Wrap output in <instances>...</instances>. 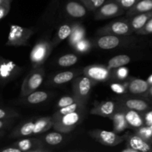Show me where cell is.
Instances as JSON below:
<instances>
[{"label":"cell","mask_w":152,"mask_h":152,"mask_svg":"<svg viewBox=\"0 0 152 152\" xmlns=\"http://www.w3.org/2000/svg\"><path fill=\"white\" fill-rule=\"evenodd\" d=\"M53 120L51 117H42L31 118L20 123L10 134V138L25 137L42 134L51 129Z\"/></svg>","instance_id":"6da1fadb"},{"label":"cell","mask_w":152,"mask_h":152,"mask_svg":"<svg viewBox=\"0 0 152 152\" xmlns=\"http://www.w3.org/2000/svg\"><path fill=\"white\" fill-rule=\"evenodd\" d=\"M94 45L102 50L116 48H136L141 46L140 39L132 35H99L94 40Z\"/></svg>","instance_id":"7a4b0ae2"},{"label":"cell","mask_w":152,"mask_h":152,"mask_svg":"<svg viewBox=\"0 0 152 152\" xmlns=\"http://www.w3.org/2000/svg\"><path fill=\"white\" fill-rule=\"evenodd\" d=\"M86 114V108L77 110L69 114H64L57 117H52L53 128L61 133L68 134L74 130L84 120Z\"/></svg>","instance_id":"3957f363"},{"label":"cell","mask_w":152,"mask_h":152,"mask_svg":"<svg viewBox=\"0 0 152 152\" xmlns=\"http://www.w3.org/2000/svg\"><path fill=\"white\" fill-rule=\"evenodd\" d=\"M34 30L17 25H10L6 45L20 47L29 45L31 37L34 35Z\"/></svg>","instance_id":"277c9868"},{"label":"cell","mask_w":152,"mask_h":152,"mask_svg":"<svg viewBox=\"0 0 152 152\" xmlns=\"http://www.w3.org/2000/svg\"><path fill=\"white\" fill-rule=\"evenodd\" d=\"M45 76V71L43 65L33 68L22 83L21 87V97H23L37 90L44 81Z\"/></svg>","instance_id":"5b68a950"},{"label":"cell","mask_w":152,"mask_h":152,"mask_svg":"<svg viewBox=\"0 0 152 152\" xmlns=\"http://www.w3.org/2000/svg\"><path fill=\"white\" fill-rule=\"evenodd\" d=\"M53 48L50 41L47 39L37 42L30 53V60L33 68L43 65L51 53Z\"/></svg>","instance_id":"8992f818"},{"label":"cell","mask_w":152,"mask_h":152,"mask_svg":"<svg viewBox=\"0 0 152 152\" xmlns=\"http://www.w3.org/2000/svg\"><path fill=\"white\" fill-rule=\"evenodd\" d=\"M72 81L74 96H75L79 101L86 104L89 99L92 88L96 83L85 75L77 77Z\"/></svg>","instance_id":"52a82bcc"},{"label":"cell","mask_w":152,"mask_h":152,"mask_svg":"<svg viewBox=\"0 0 152 152\" xmlns=\"http://www.w3.org/2000/svg\"><path fill=\"white\" fill-rule=\"evenodd\" d=\"M134 31L131 28L129 19H123L113 21L102 27L96 31V34L99 35H132Z\"/></svg>","instance_id":"ba28073f"},{"label":"cell","mask_w":152,"mask_h":152,"mask_svg":"<svg viewBox=\"0 0 152 152\" xmlns=\"http://www.w3.org/2000/svg\"><path fill=\"white\" fill-rule=\"evenodd\" d=\"M22 68L11 60L0 56V85L4 86L19 77Z\"/></svg>","instance_id":"9c48e42d"},{"label":"cell","mask_w":152,"mask_h":152,"mask_svg":"<svg viewBox=\"0 0 152 152\" xmlns=\"http://www.w3.org/2000/svg\"><path fill=\"white\" fill-rule=\"evenodd\" d=\"M83 75L86 76L96 83H105L112 80V70L104 65H91L83 70Z\"/></svg>","instance_id":"30bf717a"},{"label":"cell","mask_w":152,"mask_h":152,"mask_svg":"<svg viewBox=\"0 0 152 152\" xmlns=\"http://www.w3.org/2000/svg\"><path fill=\"white\" fill-rule=\"evenodd\" d=\"M89 135L96 141L106 146H116L125 140V135L121 136L114 132H108L100 129L90 131Z\"/></svg>","instance_id":"8fae6325"},{"label":"cell","mask_w":152,"mask_h":152,"mask_svg":"<svg viewBox=\"0 0 152 152\" xmlns=\"http://www.w3.org/2000/svg\"><path fill=\"white\" fill-rule=\"evenodd\" d=\"M116 102L128 109L144 112L151 109V104L145 97L139 96H123L117 99Z\"/></svg>","instance_id":"7c38bea8"},{"label":"cell","mask_w":152,"mask_h":152,"mask_svg":"<svg viewBox=\"0 0 152 152\" xmlns=\"http://www.w3.org/2000/svg\"><path fill=\"white\" fill-rule=\"evenodd\" d=\"M124 12V9L115 0H111L104 3L95 11V19L101 20L116 17L122 15Z\"/></svg>","instance_id":"4fadbf2b"},{"label":"cell","mask_w":152,"mask_h":152,"mask_svg":"<svg viewBox=\"0 0 152 152\" xmlns=\"http://www.w3.org/2000/svg\"><path fill=\"white\" fill-rule=\"evenodd\" d=\"M11 145L19 148L22 152L50 151L39 138H23L13 142Z\"/></svg>","instance_id":"5bb4252c"},{"label":"cell","mask_w":152,"mask_h":152,"mask_svg":"<svg viewBox=\"0 0 152 152\" xmlns=\"http://www.w3.org/2000/svg\"><path fill=\"white\" fill-rule=\"evenodd\" d=\"M125 83L126 84L127 93L133 96H142L147 99L148 89L151 86L148 84L146 80L135 77H129L125 80Z\"/></svg>","instance_id":"9a60e30c"},{"label":"cell","mask_w":152,"mask_h":152,"mask_svg":"<svg viewBox=\"0 0 152 152\" xmlns=\"http://www.w3.org/2000/svg\"><path fill=\"white\" fill-rule=\"evenodd\" d=\"M118 108V103L111 100L98 102L95 101L93 108L91 109L90 114L110 118L115 113Z\"/></svg>","instance_id":"2e32d148"},{"label":"cell","mask_w":152,"mask_h":152,"mask_svg":"<svg viewBox=\"0 0 152 152\" xmlns=\"http://www.w3.org/2000/svg\"><path fill=\"white\" fill-rule=\"evenodd\" d=\"M81 71L78 70H71L61 72L55 73L52 74L48 79L46 85L48 86H59L67 83L72 81L80 74Z\"/></svg>","instance_id":"e0dca14e"},{"label":"cell","mask_w":152,"mask_h":152,"mask_svg":"<svg viewBox=\"0 0 152 152\" xmlns=\"http://www.w3.org/2000/svg\"><path fill=\"white\" fill-rule=\"evenodd\" d=\"M125 140L126 146L131 147L137 152H151V144L144 140L136 134H126Z\"/></svg>","instance_id":"ac0fdd59"},{"label":"cell","mask_w":152,"mask_h":152,"mask_svg":"<svg viewBox=\"0 0 152 152\" xmlns=\"http://www.w3.org/2000/svg\"><path fill=\"white\" fill-rule=\"evenodd\" d=\"M65 11L71 17L80 19L86 16L88 9L83 3L75 0H69L65 4Z\"/></svg>","instance_id":"d6986e66"},{"label":"cell","mask_w":152,"mask_h":152,"mask_svg":"<svg viewBox=\"0 0 152 152\" xmlns=\"http://www.w3.org/2000/svg\"><path fill=\"white\" fill-rule=\"evenodd\" d=\"M50 94L49 92L43 91H34L20 99V102L25 105H37L42 103L48 99Z\"/></svg>","instance_id":"ffe728a7"},{"label":"cell","mask_w":152,"mask_h":152,"mask_svg":"<svg viewBox=\"0 0 152 152\" xmlns=\"http://www.w3.org/2000/svg\"><path fill=\"white\" fill-rule=\"evenodd\" d=\"M111 120L113 121L114 132L116 133H121L129 128V125L126 123V120L125 119L123 107L120 104H118V108L115 113L113 114L112 117H111Z\"/></svg>","instance_id":"44dd1931"},{"label":"cell","mask_w":152,"mask_h":152,"mask_svg":"<svg viewBox=\"0 0 152 152\" xmlns=\"http://www.w3.org/2000/svg\"><path fill=\"white\" fill-rule=\"evenodd\" d=\"M123 111H124L125 119L126 120V123L129 125V127L136 129L144 126L142 113L134 111V110L128 109L124 107H123Z\"/></svg>","instance_id":"7402d4cb"},{"label":"cell","mask_w":152,"mask_h":152,"mask_svg":"<svg viewBox=\"0 0 152 152\" xmlns=\"http://www.w3.org/2000/svg\"><path fill=\"white\" fill-rule=\"evenodd\" d=\"M74 22H67V23L62 24V25L59 26L55 34L54 37L53 39L50 41L52 45V47L55 48L63 40L66 39L68 38V37L71 34V31H72L73 26H74Z\"/></svg>","instance_id":"603a6c76"},{"label":"cell","mask_w":152,"mask_h":152,"mask_svg":"<svg viewBox=\"0 0 152 152\" xmlns=\"http://www.w3.org/2000/svg\"><path fill=\"white\" fill-rule=\"evenodd\" d=\"M132 17V19L129 20V22H130L132 31L135 32L137 30L140 29L146 23L148 19L152 18V12L151 10H150V11L145 12V13H138Z\"/></svg>","instance_id":"cb8c5ba5"},{"label":"cell","mask_w":152,"mask_h":152,"mask_svg":"<svg viewBox=\"0 0 152 152\" xmlns=\"http://www.w3.org/2000/svg\"><path fill=\"white\" fill-rule=\"evenodd\" d=\"M151 9L152 0H140L137 1L132 7L128 9L127 16H133L138 13L150 11Z\"/></svg>","instance_id":"d4e9b609"},{"label":"cell","mask_w":152,"mask_h":152,"mask_svg":"<svg viewBox=\"0 0 152 152\" xmlns=\"http://www.w3.org/2000/svg\"><path fill=\"white\" fill-rule=\"evenodd\" d=\"M63 134L64 133H61L56 131V132H50V133L42 135L39 139L45 145L54 146V145H59L63 142L65 140V137Z\"/></svg>","instance_id":"484cf974"},{"label":"cell","mask_w":152,"mask_h":152,"mask_svg":"<svg viewBox=\"0 0 152 152\" xmlns=\"http://www.w3.org/2000/svg\"><path fill=\"white\" fill-rule=\"evenodd\" d=\"M86 28L81 24L74 22V26H73L72 31H71V34L68 37V43L72 47L75 43L79 42L80 40L86 38Z\"/></svg>","instance_id":"4316f807"},{"label":"cell","mask_w":152,"mask_h":152,"mask_svg":"<svg viewBox=\"0 0 152 152\" xmlns=\"http://www.w3.org/2000/svg\"><path fill=\"white\" fill-rule=\"evenodd\" d=\"M132 61V57L127 54H120L114 56L108 60L107 67L111 70L115 69L119 67L124 66L130 63Z\"/></svg>","instance_id":"83f0119b"},{"label":"cell","mask_w":152,"mask_h":152,"mask_svg":"<svg viewBox=\"0 0 152 152\" xmlns=\"http://www.w3.org/2000/svg\"><path fill=\"white\" fill-rule=\"evenodd\" d=\"M86 104L83 103L81 102H77L75 103H73L71 105H68V106L63 107V108H59L53 115L51 116L52 117H60V116L64 115V114H69V113L74 112V111H77V110L83 109V108H86Z\"/></svg>","instance_id":"f1b7e54d"},{"label":"cell","mask_w":152,"mask_h":152,"mask_svg":"<svg viewBox=\"0 0 152 152\" xmlns=\"http://www.w3.org/2000/svg\"><path fill=\"white\" fill-rule=\"evenodd\" d=\"M79 60V56L75 53L62 55L56 60V65L60 67H70L75 65Z\"/></svg>","instance_id":"f546056e"},{"label":"cell","mask_w":152,"mask_h":152,"mask_svg":"<svg viewBox=\"0 0 152 152\" xmlns=\"http://www.w3.org/2000/svg\"><path fill=\"white\" fill-rule=\"evenodd\" d=\"M135 134L142 139L151 144L152 142V126H142L135 129Z\"/></svg>","instance_id":"4dcf8cb0"},{"label":"cell","mask_w":152,"mask_h":152,"mask_svg":"<svg viewBox=\"0 0 152 152\" xmlns=\"http://www.w3.org/2000/svg\"><path fill=\"white\" fill-rule=\"evenodd\" d=\"M92 46H93V43L90 40L84 38L75 43L72 47L77 53H86L90 51Z\"/></svg>","instance_id":"1f68e13d"},{"label":"cell","mask_w":152,"mask_h":152,"mask_svg":"<svg viewBox=\"0 0 152 152\" xmlns=\"http://www.w3.org/2000/svg\"><path fill=\"white\" fill-rule=\"evenodd\" d=\"M129 70L126 66H121L112 70V80L125 81L129 77Z\"/></svg>","instance_id":"d6a6232c"},{"label":"cell","mask_w":152,"mask_h":152,"mask_svg":"<svg viewBox=\"0 0 152 152\" xmlns=\"http://www.w3.org/2000/svg\"><path fill=\"white\" fill-rule=\"evenodd\" d=\"M85 7L91 11H96L100 6H102L106 0H80Z\"/></svg>","instance_id":"836d02e7"},{"label":"cell","mask_w":152,"mask_h":152,"mask_svg":"<svg viewBox=\"0 0 152 152\" xmlns=\"http://www.w3.org/2000/svg\"><path fill=\"white\" fill-rule=\"evenodd\" d=\"M77 102H80V101H79L78 99L75 96H74V95L73 96H64L57 101L56 106L59 109V108L68 106V105L75 103Z\"/></svg>","instance_id":"e575fe53"},{"label":"cell","mask_w":152,"mask_h":152,"mask_svg":"<svg viewBox=\"0 0 152 152\" xmlns=\"http://www.w3.org/2000/svg\"><path fill=\"white\" fill-rule=\"evenodd\" d=\"M19 115V113L13 108H0V119L17 118Z\"/></svg>","instance_id":"d590c367"},{"label":"cell","mask_w":152,"mask_h":152,"mask_svg":"<svg viewBox=\"0 0 152 152\" xmlns=\"http://www.w3.org/2000/svg\"><path fill=\"white\" fill-rule=\"evenodd\" d=\"M110 88L111 89L112 91L117 94L120 95H124L127 93V89H126V84L125 81L123 83H111L110 84Z\"/></svg>","instance_id":"8d00e7d4"},{"label":"cell","mask_w":152,"mask_h":152,"mask_svg":"<svg viewBox=\"0 0 152 152\" xmlns=\"http://www.w3.org/2000/svg\"><path fill=\"white\" fill-rule=\"evenodd\" d=\"M137 35H149L152 33V18L148 19L146 23L140 28L135 31Z\"/></svg>","instance_id":"74e56055"},{"label":"cell","mask_w":152,"mask_h":152,"mask_svg":"<svg viewBox=\"0 0 152 152\" xmlns=\"http://www.w3.org/2000/svg\"><path fill=\"white\" fill-rule=\"evenodd\" d=\"M15 121H16V118L0 119V131H4V129L11 127Z\"/></svg>","instance_id":"f35d334b"},{"label":"cell","mask_w":152,"mask_h":152,"mask_svg":"<svg viewBox=\"0 0 152 152\" xmlns=\"http://www.w3.org/2000/svg\"><path fill=\"white\" fill-rule=\"evenodd\" d=\"M124 10H128L132 7L138 0H115Z\"/></svg>","instance_id":"ab89813d"},{"label":"cell","mask_w":152,"mask_h":152,"mask_svg":"<svg viewBox=\"0 0 152 152\" xmlns=\"http://www.w3.org/2000/svg\"><path fill=\"white\" fill-rule=\"evenodd\" d=\"M142 119H143L145 126H152V111L151 109L142 112Z\"/></svg>","instance_id":"60d3db41"},{"label":"cell","mask_w":152,"mask_h":152,"mask_svg":"<svg viewBox=\"0 0 152 152\" xmlns=\"http://www.w3.org/2000/svg\"><path fill=\"white\" fill-rule=\"evenodd\" d=\"M10 10V4H0V19L5 17Z\"/></svg>","instance_id":"b9f144b4"},{"label":"cell","mask_w":152,"mask_h":152,"mask_svg":"<svg viewBox=\"0 0 152 152\" xmlns=\"http://www.w3.org/2000/svg\"><path fill=\"white\" fill-rule=\"evenodd\" d=\"M0 152H22L19 148H16L14 146H12L11 145L10 146L7 147V148H1L0 149Z\"/></svg>","instance_id":"7bdbcfd3"},{"label":"cell","mask_w":152,"mask_h":152,"mask_svg":"<svg viewBox=\"0 0 152 152\" xmlns=\"http://www.w3.org/2000/svg\"><path fill=\"white\" fill-rule=\"evenodd\" d=\"M121 151L122 152H137L136 150L133 149V148H131V147H128V146H126V148L122 150Z\"/></svg>","instance_id":"ee69618b"},{"label":"cell","mask_w":152,"mask_h":152,"mask_svg":"<svg viewBox=\"0 0 152 152\" xmlns=\"http://www.w3.org/2000/svg\"><path fill=\"white\" fill-rule=\"evenodd\" d=\"M146 82L148 83V84L149 86H152V74H150L149 77H148V79L146 80Z\"/></svg>","instance_id":"f6af8a7d"},{"label":"cell","mask_w":152,"mask_h":152,"mask_svg":"<svg viewBox=\"0 0 152 152\" xmlns=\"http://www.w3.org/2000/svg\"><path fill=\"white\" fill-rule=\"evenodd\" d=\"M12 1H13V0H1V1H2L3 3L7 4H10V5H11Z\"/></svg>","instance_id":"bcb514c9"},{"label":"cell","mask_w":152,"mask_h":152,"mask_svg":"<svg viewBox=\"0 0 152 152\" xmlns=\"http://www.w3.org/2000/svg\"><path fill=\"white\" fill-rule=\"evenodd\" d=\"M4 135V131H0V139H1V137H2Z\"/></svg>","instance_id":"7dc6e473"},{"label":"cell","mask_w":152,"mask_h":152,"mask_svg":"<svg viewBox=\"0 0 152 152\" xmlns=\"http://www.w3.org/2000/svg\"><path fill=\"white\" fill-rule=\"evenodd\" d=\"M4 4V3H3L2 1H1V0H0V4Z\"/></svg>","instance_id":"c3c4849f"}]
</instances>
